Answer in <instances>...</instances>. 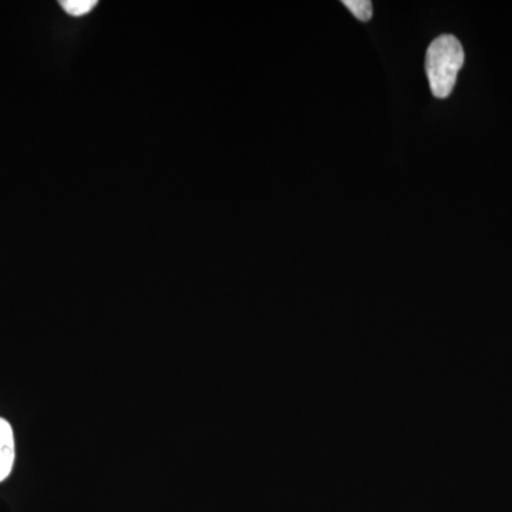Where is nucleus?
Returning <instances> with one entry per match:
<instances>
[{
    "instance_id": "f257e3e1",
    "label": "nucleus",
    "mask_w": 512,
    "mask_h": 512,
    "mask_svg": "<svg viewBox=\"0 0 512 512\" xmlns=\"http://www.w3.org/2000/svg\"><path fill=\"white\" fill-rule=\"evenodd\" d=\"M463 64L464 50L457 37L443 35L431 42L426 53V73L434 97L450 96Z\"/></svg>"
},
{
    "instance_id": "f03ea898",
    "label": "nucleus",
    "mask_w": 512,
    "mask_h": 512,
    "mask_svg": "<svg viewBox=\"0 0 512 512\" xmlns=\"http://www.w3.org/2000/svg\"><path fill=\"white\" fill-rule=\"evenodd\" d=\"M15 463V437L12 426L0 419V483L9 477Z\"/></svg>"
},
{
    "instance_id": "7ed1b4c3",
    "label": "nucleus",
    "mask_w": 512,
    "mask_h": 512,
    "mask_svg": "<svg viewBox=\"0 0 512 512\" xmlns=\"http://www.w3.org/2000/svg\"><path fill=\"white\" fill-rule=\"evenodd\" d=\"M96 5V0H62L60 2L64 12L69 13L74 18H82L87 13L92 12Z\"/></svg>"
},
{
    "instance_id": "20e7f679",
    "label": "nucleus",
    "mask_w": 512,
    "mask_h": 512,
    "mask_svg": "<svg viewBox=\"0 0 512 512\" xmlns=\"http://www.w3.org/2000/svg\"><path fill=\"white\" fill-rule=\"evenodd\" d=\"M343 5L353 13L360 22H369L373 15V5L370 0H343Z\"/></svg>"
}]
</instances>
